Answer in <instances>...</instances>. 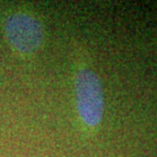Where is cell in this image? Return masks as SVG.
<instances>
[{
	"mask_svg": "<svg viewBox=\"0 0 157 157\" xmlns=\"http://www.w3.org/2000/svg\"><path fill=\"white\" fill-rule=\"evenodd\" d=\"M4 34L13 50L20 55H30L43 42V27L28 12H12L4 17Z\"/></svg>",
	"mask_w": 157,
	"mask_h": 157,
	"instance_id": "2",
	"label": "cell"
},
{
	"mask_svg": "<svg viewBox=\"0 0 157 157\" xmlns=\"http://www.w3.org/2000/svg\"><path fill=\"white\" fill-rule=\"evenodd\" d=\"M76 106L79 119L89 127L95 128L104 117V92L98 75L91 69H80L75 79Z\"/></svg>",
	"mask_w": 157,
	"mask_h": 157,
	"instance_id": "1",
	"label": "cell"
}]
</instances>
